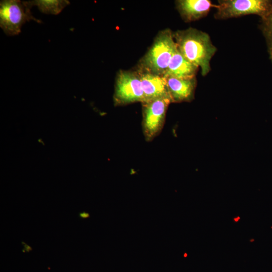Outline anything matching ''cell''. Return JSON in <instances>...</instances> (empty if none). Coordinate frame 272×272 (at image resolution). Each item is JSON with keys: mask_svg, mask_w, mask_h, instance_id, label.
<instances>
[{"mask_svg": "<svg viewBox=\"0 0 272 272\" xmlns=\"http://www.w3.org/2000/svg\"><path fill=\"white\" fill-rule=\"evenodd\" d=\"M177 47L190 62L201 69L206 76L211 71L210 61L217 49L208 34L195 28L178 30L173 33Z\"/></svg>", "mask_w": 272, "mask_h": 272, "instance_id": "obj_1", "label": "cell"}, {"mask_svg": "<svg viewBox=\"0 0 272 272\" xmlns=\"http://www.w3.org/2000/svg\"><path fill=\"white\" fill-rule=\"evenodd\" d=\"M176 49L173 33L169 29L160 32L143 59L144 69L164 76Z\"/></svg>", "mask_w": 272, "mask_h": 272, "instance_id": "obj_2", "label": "cell"}, {"mask_svg": "<svg viewBox=\"0 0 272 272\" xmlns=\"http://www.w3.org/2000/svg\"><path fill=\"white\" fill-rule=\"evenodd\" d=\"M31 20L41 23V21L33 16L31 9L25 1H1L0 27L7 35L13 36L19 35L23 25Z\"/></svg>", "mask_w": 272, "mask_h": 272, "instance_id": "obj_3", "label": "cell"}, {"mask_svg": "<svg viewBox=\"0 0 272 272\" xmlns=\"http://www.w3.org/2000/svg\"><path fill=\"white\" fill-rule=\"evenodd\" d=\"M215 19L224 20L248 15L266 17L272 10L269 0H221L216 5Z\"/></svg>", "mask_w": 272, "mask_h": 272, "instance_id": "obj_4", "label": "cell"}, {"mask_svg": "<svg viewBox=\"0 0 272 272\" xmlns=\"http://www.w3.org/2000/svg\"><path fill=\"white\" fill-rule=\"evenodd\" d=\"M170 97L157 98L143 103V129L146 140L152 141L158 135L164 124Z\"/></svg>", "mask_w": 272, "mask_h": 272, "instance_id": "obj_5", "label": "cell"}, {"mask_svg": "<svg viewBox=\"0 0 272 272\" xmlns=\"http://www.w3.org/2000/svg\"><path fill=\"white\" fill-rule=\"evenodd\" d=\"M144 94L139 74L137 72L120 71L117 75L114 101L121 105L135 102H144Z\"/></svg>", "mask_w": 272, "mask_h": 272, "instance_id": "obj_6", "label": "cell"}, {"mask_svg": "<svg viewBox=\"0 0 272 272\" xmlns=\"http://www.w3.org/2000/svg\"><path fill=\"white\" fill-rule=\"evenodd\" d=\"M138 73L144 94L143 103L161 97H170L165 77L144 69V71L138 72Z\"/></svg>", "mask_w": 272, "mask_h": 272, "instance_id": "obj_7", "label": "cell"}, {"mask_svg": "<svg viewBox=\"0 0 272 272\" xmlns=\"http://www.w3.org/2000/svg\"><path fill=\"white\" fill-rule=\"evenodd\" d=\"M165 78L172 103L189 102L193 99L196 86L195 78L187 79Z\"/></svg>", "mask_w": 272, "mask_h": 272, "instance_id": "obj_8", "label": "cell"}, {"mask_svg": "<svg viewBox=\"0 0 272 272\" xmlns=\"http://www.w3.org/2000/svg\"><path fill=\"white\" fill-rule=\"evenodd\" d=\"M198 68L188 60L177 47L163 76L180 79H192L195 78Z\"/></svg>", "mask_w": 272, "mask_h": 272, "instance_id": "obj_9", "label": "cell"}, {"mask_svg": "<svg viewBox=\"0 0 272 272\" xmlns=\"http://www.w3.org/2000/svg\"><path fill=\"white\" fill-rule=\"evenodd\" d=\"M177 9L186 21H192L207 15L216 5L209 0H180L177 2Z\"/></svg>", "mask_w": 272, "mask_h": 272, "instance_id": "obj_10", "label": "cell"}, {"mask_svg": "<svg viewBox=\"0 0 272 272\" xmlns=\"http://www.w3.org/2000/svg\"><path fill=\"white\" fill-rule=\"evenodd\" d=\"M30 9L37 7L42 13L46 14L58 15L70 2L67 0H34L25 1Z\"/></svg>", "mask_w": 272, "mask_h": 272, "instance_id": "obj_11", "label": "cell"}, {"mask_svg": "<svg viewBox=\"0 0 272 272\" xmlns=\"http://www.w3.org/2000/svg\"><path fill=\"white\" fill-rule=\"evenodd\" d=\"M259 27L265 38L269 58L272 62V10L266 17L261 19Z\"/></svg>", "mask_w": 272, "mask_h": 272, "instance_id": "obj_12", "label": "cell"}, {"mask_svg": "<svg viewBox=\"0 0 272 272\" xmlns=\"http://www.w3.org/2000/svg\"><path fill=\"white\" fill-rule=\"evenodd\" d=\"M90 214L86 212H81L79 214V216L81 219H87L90 217Z\"/></svg>", "mask_w": 272, "mask_h": 272, "instance_id": "obj_13", "label": "cell"}, {"mask_svg": "<svg viewBox=\"0 0 272 272\" xmlns=\"http://www.w3.org/2000/svg\"><path fill=\"white\" fill-rule=\"evenodd\" d=\"M239 219H240L239 217H237V218L234 219V221L235 222H238Z\"/></svg>", "mask_w": 272, "mask_h": 272, "instance_id": "obj_14", "label": "cell"}, {"mask_svg": "<svg viewBox=\"0 0 272 272\" xmlns=\"http://www.w3.org/2000/svg\"><path fill=\"white\" fill-rule=\"evenodd\" d=\"M187 256V254L186 252H185L184 254V255H183V256H184V257H186Z\"/></svg>", "mask_w": 272, "mask_h": 272, "instance_id": "obj_15", "label": "cell"}, {"mask_svg": "<svg viewBox=\"0 0 272 272\" xmlns=\"http://www.w3.org/2000/svg\"><path fill=\"white\" fill-rule=\"evenodd\" d=\"M253 241H254V239H252V240H250L251 242H253Z\"/></svg>", "mask_w": 272, "mask_h": 272, "instance_id": "obj_16", "label": "cell"}]
</instances>
